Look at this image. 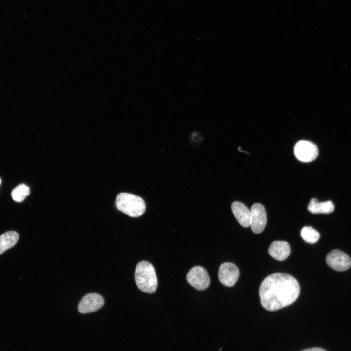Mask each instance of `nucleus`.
I'll return each mask as SVG.
<instances>
[{
	"label": "nucleus",
	"instance_id": "8",
	"mask_svg": "<svg viewBox=\"0 0 351 351\" xmlns=\"http://www.w3.org/2000/svg\"><path fill=\"white\" fill-rule=\"evenodd\" d=\"M239 276V271L237 267L230 262L222 263L219 268L218 278L220 282L227 287L234 286Z\"/></svg>",
	"mask_w": 351,
	"mask_h": 351
},
{
	"label": "nucleus",
	"instance_id": "9",
	"mask_svg": "<svg viewBox=\"0 0 351 351\" xmlns=\"http://www.w3.org/2000/svg\"><path fill=\"white\" fill-rule=\"evenodd\" d=\"M104 304L103 298L95 293L85 295L79 303L78 310L80 313L85 314L97 311Z\"/></svg>",
	"mask_w": 351,
	"mask_h": 351
},
{
	"label": "nucleus",
	"instance_id": "2",
	"mask_svg": "<svg viewBox=\"0 0 351 351\" xmlns=\"http://www.w3.org/2000/svg\"><path fill=\"white\" fill-rule=\"evenodd\" d=\"M135 279L137 287L144 292L153 293L157 287V279L153 265L148 261L139 262L136 268Z\"/></svg>",
	"mask_w": 351,
	"mask_h": 351
},
{
	"label": "nucleus",
	"instance_id": "3",
	"mask_svg": "<svg viewBox=\"0 0 351 351\" xmlns=\"http://www.w3.org/2000/svg\"><path fill=\"white\" fill-rule=\"evenodd\" d=\"M116 205L119 210L132 217H139L146 209L142 198L128 193L119 194L116 199Z\"/></svg>",
	"mask_w": 351,
	"mask_h": 351
},
{
	"label": "nucleus",
	"instance_id": "11",
	"mask_svg": "<svg viewBox=\"0 0 351 351\" xmlns=\"http://www.w3.org/2000/svg\"><path fill=\"white\" fill-rule=\"evenodd\" d=\"M231 209L239 223L244 227L250 225L251 212L243 203L234 201L231 205Z\"/></svg>",
	"mask_w": 351,
	"mask_h": 351
},
{
	"label": "nucleus",
	"instance_id": "5",
	"mask_svg": "<svg viewBox=\"0 0 351 351\" xmlns=\"http://www.w3.org/2000/svg\"><path fill=\"white\" fill-rule=\"evenodd\" d=\"M294 154L296 158L303 162H310L315 160L318 155L317 146L313 142L300 140L295 145Z\"/></svg>",
	"mask_w": 351,
	"mask_h": 351
},
{
	"label": "nucleus",
	"instance_id": "6",
	"mask_svg": "<svg viewBox=\"0 0 351 351\" xmlns=\"http://www.w3.org/2000/svg\"><path fill=\"white\" fill-rule=\"evenodd\" d=\"M250 212V226L254 233L259 234L264 230L267 224L265 208L261 204L255 203L251 207Z\"/></svg>",
	"mask_w": 351,
	"mask_h": 351
},
{
	"label": "nucleus",
	"instance_id": "13",
	"mask_svg": "<svg viewBox=\"0 0 351 351\" xmlns=\"http://www.w3.org/2000/svg\"><path fill=\"white\" fill-rule=\"evenodd\" d=\"M19 234L15 231H8L0 236V254L14 246L19 239Z\"/></svg>",
	"mask_w": 351,
	"mask_h": 351
},
{
	"label": "nucleus",
	"instance_id": "15",
	"mask_svg": "<svg viewBox=\"0 0 351 351\" xmlns=\"http://www.w3.org/2000/svg\"><path fill=\"white\" fill-rule=\"evenodd\" d=\"M30 194L28 186L21 184L16 187L12 191L11 195L13 199L17 202L23 201Z\"/></svg>",
	"mask_w": 351,
	"mask_h": 351
},
{
	"label": "nucleus",
	"instance_id": "7",
	"mask_svg": "<svg viewBox=\"0 0 351 351\" xmlns=\"http://www.w3.org/2000/svg\"><path fill=\"white\" fill-rule=\"evenodd\" d=\"M327 265L337 271H344L351 266V259L343 251L336 249L331 251L326 259Z\"/></svg>",
	"mask_w": 351,
	"mask_h": 351
},
{
	"label": "nucleus",
	"instance_id": "1",
	"mask_svg": "<svg viewBox=\"0 0 351 351\" xmlns=\"http://www.w3.org/2000/svg\"><path fill=\"white\" fill-rule=\"evenodd\" d=\"M300 286L292 276L281 273L272 274L261 283L259 294L262 307L275 311L294 302L300 294Z\"/></svg>",
	"mask_w": 351,
	"mask_h": 351
},
{
	"label": "nucleus",
	"instance_id": "10",
	"mask_svg": "<svg viewBox=\"0 0 351 351\" xmlns=\"http://www.w3.org/2000/svg\"><path fill=\"white\" fill-rule=\"evenodd\" d=\"M269 254L278 261L285 260L290 255L291 248L289 244L284 241H274L269 248Z\"/></svg>",
	"mask_w": 351,
	"mask_h": 351
},
{
	"label": "nucleus",
	"instance_id": "4",
	"mask_svg": "<svg viewBox=\"0 0 351 351\" xmlns=\"http://www.w3.org/2000/svg\"><path fill=\"white\" fill-rule=\"evenodd\" d=\"M186 279L191 286L199 291L207 289L210 283V279L207 271L199 266H195L190 270Z\"/></svg>",
	"mask_w": 351,
	"mask_h": 351
},
{
	"label": "nucleus",
	"instance_id": "14",
	"mask_svg": "<svg viewBox=\"0 0 351 351\" xmlns=\"http://www.w3.org/2000/svg\"><path fill=\"white\" fill-rule=\"evenodd\" d=\"M301 236L306 242L310 244L316 243L319 239V233L310 226H305L301 231Z\"/></svg>",
	"mask_w": 351,
	"mask_h": 351
},
{
	"label": "nucleus",
	"instance_id": "17",
	"mask_svg": "<svg viewBox=\"0 0 351 351\" xmlns=\"http://www.w3.org/2000/svg\"><path fill=\"white\" fill-rule=\"evenodd\" d=\"M0 184H1V179L0 178Z\"/></svg>",
	"mask_w": 351,
	"mask_h": 351
},
{
	"label": "nucleus",
	"instance_id": "12",
	"mask_svg": "<svg viewBox=\"0 0 351 351\" xmlns=\"http://www.w3.org/2000/svg\"><path fill=\"white\" fill-rule=\"evenodd\" d=\"M334 209V205L332 201L319 202L315 198L311 200L308 206V211L312 214H329Z\"/></svg>",
	"mask_w": 351,
	"mask_h": 351
},
{
	"label": "nucleus",
	"instance_id": "16",
	"mask_svg": "<svg viewBox=\"0 0 351 351\" xmlns=\"http://www.w3.org/2000/svg\"><path fill=\"white\" fill-rule=\"evenodd\" d=\"M301 351H326L324 350L322 348L315 347V348H311L307 349L302 350Z\"/></svg>",
	"mask_w": 351,
	"mask_h": 351
}]
</instances>
